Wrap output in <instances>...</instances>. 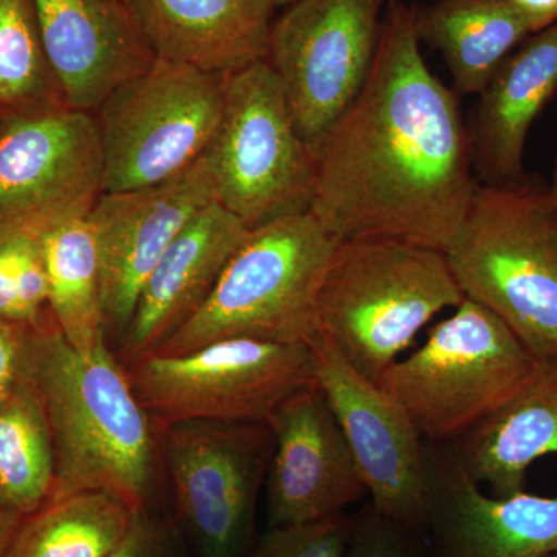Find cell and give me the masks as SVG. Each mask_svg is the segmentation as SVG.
<instances>
[{
    "instance_id": "1",
    "label": "cell",
    "mask_w": 557,
    "mask_h": 557,
    "mask_svg": "<svg viewBox=\"0 0 557 557\" xmlns=\"http://www.w3.org/2000/svg\"><path fill=\"white\" fill-rule=\"evenodd\" d=\"M311 156L310 212L336 239L456 244L479 182L456 97L421 54L416 7L392 2L369 79Z\"/></svg>"
},
{
    "instance_id": "2",
    "label": "cell",
    "mask_w": 557,
    "mask_h": 557,
    "mask_svg": "<svg viewBox=\"0 0 557 557\" xmlns=\"http://www.w3.org/2000/svg\"><path fill=\"white\" fill-rule=\"evenodd\" d=\"M22 373L38 392L49 423L57 472L51 497L104 491L149 509L159 429L108 341L76 350L49 310L28 330Z\"/></svg>"
},
{
    "instance_id": "3",
    "label": "cell",
    "mask_w": 557,
    "mask_h": 557,
    "mask_svg": "<svg viewBox=\"0 0 557 557\" xmlns=\"http://www.w3.org/2000/svg\"><path fill=\"white\" fill-rule=\"evenodd\" d=\"M465 299L446 252L391 237L339 240L319 289L318 333L379 384L435 314Z\"/></svg>"
},
{
    "instance_id": "4",
    "label": "cell",
    "mask_w": 557,
    "mask_h": 557,
    "mask_svg": "<svg viewBox=\"0 0 557 557\" xmlns=\"http://www.w3.org/2000/svg\"><path fill=\"white\" fill-rule=\"evenodd\" d=\"M338 244L310 211L249 230L203 306L150 354L177 357L228 338L309 346Z\"/></svg>"
},
{
    "instance_id": "5",
    "label": "cell",
    "mask_w": 557,
    "mask_h": 557,
    "mask_svg": "<svg viewBox=\"0 0 557 557\" xmlns=\"http://www.w3.org/2000/svg\"><path fill=\"white\" fill-rule=\"evenodd\" d=\"M465 298L500 318L537 358L557 357V211L548 189L478 186L446 252Z\"/></svg>"
},
{
    "instance_id": "6",
    "label": "cell",
    "mask_w": 557,
    "mask_h": 557,
    "mask_svg": "<svg viewBox=\"0 0 557 557\" xmlns=\"http://www.w3.org/2000/svg\"><path fill=\"white\" fill-rule=\"evenodd\" d=\"M537 359L500 318L467 298L379 384L426 442L454 443L505 405Z\"/></svg>"
},
{
    "instance_id": "7",
    "label": "cell",
    "mask_w": 557,
    "mask_h": 557,
    "mask_svg": "<svg viewBox=\"0 0 557 557\" xmlns=\"http://www.w3.org/2000/svg\"><path fill=\"white\" fill-rule=\"evenodd\" d=\"M225 101V75L157 60L97 110L102 193L150 188L208 152Z\"/></svg>"
},
{
    "instance_id": "8",
    "label": "cell",
    "mask_w": 557,
    "mask_h": 557,
    "mask_svg": "<svg viewBox=\"0 0 557 557\" xmlns=\"http://www.w3.org/2000/svg\"><path fill=\"white\" fill-rule=\"evenodd\" d=\"M208 156L215 201L248 230L310 211L311 148L265 60L225 75L222 121Z\"/></svg>"
},
{
    "instance_id": "9",
    "label": "cell",
    "mask_w": 557,
    "mask_h": 557,
    "mask_svg": "<svg viewBox=\"0 0 557 557\" xmlns=\"http://www.w3.org/2000/svg\"><path fill=\"white\" fill-rule=\"evenodd\" d=\"M127 370L156 426L186 420L267 424L289 397L318 384L310 346L251 338L214 341L177 357L145 355Z\"/></svg>"
},
{
    "instance_id": "10",
    "label": "cell",
    "mask_w": 557,
    "mask_h": 557,
    "mask_svg": "<svg viewBox=\"0 0 557 557\" xmlns=\"http://www.w3.org/2000/svg\"><path fill=\"white\" fill-rule=\"evenodd\" d=\"M157 429L180 536L199 557H245L273 456L269 424L186 420Z\"/></svg>"
},
{
    "instance_id": "11",
    "label": "cell",
    "mask_w": 557,
    "mask_h": 557,
    "mask_svg": "<svg viewBox=\"0 0 557 557\" xmlns=\"http://www.w3.org/2000/svg\"><path fill=\"white\" fill-rule=\"evenodd\" d=\"M386 0H298L271 25L265 61L307 145L358 97L379 51Z\"/></svg>"
},
{
    "instance_id": "12",
    "label": "cell",
    "mask_w": 557,
    "mask_h": 557,
    "mask_svg": "<svg viewBox=\"0 0 557 557\" xmlns=\"http://www.w3.org/2000/svg\"><path fill=\"white\" fill-rule=\"evenodd\" d=\"M102 194L94 113L69 108L0 123V240L87 218Z\"/></svg>"
},
{
    "instance_id": "13",
    "label": "cell",
    "mask_w": 557,
    "mask_h": 557,
    "mask_svg": "<svg viewBox=\"0 0 557 557\" xmlns=\"http://www.w3.org/2000/svg\"><path fill=\"white\" fill-rule=\"evenodd\" d=\"M324 392L370 496L386 518L423 533L431 482L426 440L380 384L362 376L321 333L309 344Z\"/></svg>"
},
{
    "instance_id": "14",
    "label": "cell",
    "mask_w": 557,
    "mask_h": 557,
    "mask_svg": "<svg viewBox=\"0 0 557 557\" xmlns=\"http://www.w3.org/2000/svg\"><path fill=\"white\" fill-rule=\"evenodd\" d=\"M214 201L208 152L170 182L98 197L89 220L100 258L108 333L123 338L150 271L189 220Z\"/></svg>"
},
{
    "instance_id": "15",
    "label": "cell",
    "mask_w": 557,
    "mask_h": 557,
    "mask_svg": "<svg viewBox=\"0 0 557 557\" xmlns=\"http://www.w3.org/2000/svg\"><path fill=\"white\" fill-rule=\"evenodd\" d=\"M267 424L274 442L265 479L270 528L309 525L344 515L368 494L318 384L289 397Z\"/></svg>"
},
{
    "instance_id": "16",
    "label": "cell",
    "mask_w": 557,
    "mask_h": 557,
    "mask_svg": "<svg viewBox=\"0 0 557 557\" xmlns=\"http://www.w3.org/2000/svg\"><path fill=\"white\" fill-rule=\"evenodd\" d=\"M431 450L429 557H544L557 549V496L487 497L449 449Z\"/></svg>"
},
{
    "instance_id": "17",
    "label": "cell",
    "mask_w": 557,
    "mask_h": 557,
    "mask_svg": "<svg viewBox=\"0 0 557 557\" xmlns=\"http://www.w3.org/2000/svg\"><path fill=\"white\" fill-rule=\"evenodd\" d=\"M65 106L95 113L157 61L124 0H33Z\"/></svg>"
},
{
    "instance_id": "18",
    "label": "cell",
    "mask_w": 557,
    "mask_h": 557,
    "mask_svg": "<svg viewBox=\"0 0 557 557\" xmlns=\"http://www.w3.org/2000/svg\"><path fill=\"white\" fill-rule=\"evenodd\" d=\"M248 231L218 201L189 220L139 292L129 327L121 338L124 364L150 354L196 314Z\"/></svg>"
},
{
    "instance_id": "19",
    "label": "cell",
    "mask_w": 557,
    "mask_h": 557,
    "mask_svg": "<svg viewBox=\"0 0 557 557\" xmlns=\"http://www.w3.org/2000/svg\"><path fill=\"white\" fill-rule=\"evenodd\" d=\"M479 95L469 134L478 182L518 186L528 134L557 95V21L523 40Z\"/></svg>"
},
{
    "instance_id": "20",
    "label": "cell",
    "mask_w": 557,
    "mask_h": 557,
    "mask_svg": "<svg viewBox=\"0 0 557 557\" xmlns=\"http://www.w3.org/2000/svg\"><path fill=\"white\" fill-rule=\"evenodd\" d=\"M157 60L228 75L265 60L276 0H124Z\"/></svg>"
},
{
    "instance_id": "21",
    "label": "cell",
    "mask_w": 557,
    "mask_h": 557,
    "mask_svg": "<svg viewBox=\"0 0 557 557\" xmlns=\"http://www.w3.org/2000/svg\"><path fill=\"white\" fill-rule=\"evenodd\" d=\"M454 443L450 453L494 496L523 491L528 468L557 454V357L539 358L523 386Z\"/></svg>"
},
{
    "instance_id": "22",
    "label": "cell",
    "mask_w": 557,
    "mask_h": 557,
    "mask_svg": "<svg viewBox=\"0 0 557 557\" xmlns=\"http://www.w3.org/2000/svg\"><path fill=\"white\" fill-rule=\"evenodd\" d=\"M417 32L442 53L458 91L480 94L539 28L511 0H437L417 9Z\"/></svg>"
},
{
    "instance_id": "23",
    "label": "cell",
    "mask_w": 557,
    "mask_h": 557,
    "mask_svg": "<svg viewBox=\"0 0 557 557\" xmlns=\"http://www.w3.org/2000/svg\"><path fill=\"white\" fill-rule=\"evenodd\" d=\"M138 511L104 491L51 497L38 511L22 518L7 557H108Z\"/></svg>"
},
{
    "instance_id": "24",
    "label": "cell",
    "mask_w": 557,
    "mask_h": 557,
    "mask_svg": "<svg viewBox=\"0 0 557 557\" xmlns=\"http://www.w3.org/2000/svg\"><path fill=\"white\" fill-rule=\"evenodd\" d=\"M49 310L65 341L79 351L94 350L108 335L101 300L100 258L89 215L40 237Z\"/></svg>"
},
{
    "instance_id": "25",
    "label": "cell",
    "mask_w": 557,
    "mask_h": 557,
    "mask_svg": "<svg viewBox=\"0 0 557 557\" xmlns=\"http://www.w3.org/2000/svg\"><path fill=\"white\" fill-rule=\"evenodd\" d=\"M57 485L53 443L38 392L27 376L0 401V508L30 516Z\"/></svg>"
},
{
    "instance_id": "26",
    "label": "cell",
    "mask_w": 557,
    "mask_h": 557,
    "mask_svg": "<svg viewBox=\"0 0 557 557\" xmlns=\"http://www.w3.org/2000/svg\"><path fill=\"white\" fill-rule=\"evenodd\" d=\"M67 108L33 0H0V123Z\"/></svg>"
},
{
    "instance_id": "27",
    "label": "cell",
    "mask_w": 557,
    "mask_h": 557,
    "mask_svg": "<svg viewBox=\"0 0 557 557\" xmlns=\"http://www.w3.org/2000/svg\"><path fill=\"white\" fill-rule=\"evenodd\" d=\"M49 311V278L39 237L0 240V318L36 324Z\"/></svg>"
},
{
    "instance_id": "28",
    "label": "cell",
    "mask_w": 557,
    "mask_h": 557,
    "mask_svg": "<svg viewBox=\"0 0 557 557\" xmlns=\"http://www.w3.org/2000/svg\"><path fill=\"white\" fill-rule=\"evenodd\" d=\"M354 516H333L309 525L270 528L245 557H344Z\"/></svg>"
},
{
    "instance_id": "29",
    "label": "cell",
    "mask_w": 557,
    "mask_h": 557,
    "mask_svg": "<svg viewBox=\"0 0 557 557\" xmlns=\"http://www.w3.org/2000/svg\"><path fill=\"white\" fill-rule=\"evenodd\" d=\"M344 557H429L423 533L401 525L366 505L354 516Z\"/></svg>"
},
{
    "instance_id": "30",
    "label": "cell",
    "mask_w": 557,
    "mask_h": 557,
    "mask_svg": "<svg viewBox=\"0 0 557 557\" xmlns=\"http://www.w3.org/2000/svg\"><path fill=\"white\" fill-rule=\"evenodd\" d=\"M180 534L152 509H139L126 536L108 557H183Z\"/></svg>"
},
{
    "instance_id": "31",
    "label": "cell",
    "mask_w": 557,
    "mask_h": 557,
    "mask_svg": "<svg viewBox=\"0 0 557 557\" xmlns=\"http://www.w3.org/2000/svg\"><path fill=\"white\" fill-rule=\"evenodd\" d=\"M28 330L30 324L0 318V401L13 394L22 379Z\"/></svg>"
},
{
    "instance_id": "32",
    "label": "cell",
    "mask_w": 557,
    "mask_h": 557,
    "mask_svg": "<svg viewBox=\"0 0 557 557\" xmlns=\"http://www.w3.org/2000/svg\"><path fill=\"white\" fill-rule=\"evenodd\" d=\"M516 9L522 11L537 25L539 30L557 21V0H511Z\"/></svg>"
},
{
    "instance_id": "33",
    "label": "cell",
    "mask_w": 557,
    "mask_h": 557,
    "mask_svg": "<svg viewBox=\"0 0 557 557\" xmlns=\"http://www.w3.org/2000/svg\"><path fill=\"white\" fill-rule=\"evenodd\" d=\"M22 516L0 508V557H7L11 539L20 527Z\"/></svg>"
},
{
    "instance_id": "34",
    "label": "cell",
    "mask_w": 557,
    "mask_h": 557,
    "mask_svg": "<svg viewBox=\"0 0 557 557\" xmlns=\"http://www.w3.org/2000/svg\"><path fill=\"white\" fill-rule=\"evenodd\" d=\"M549 199H552L553 205H555L557 211V157L555 160V168H553L552 182L547 186Z\"/></svg>"
},
{
    "instance_id": "35",
    "label": "cell",
    "mask_w": 557,
    "mask_h": 557,
    "mask_svg": "<svg viewBox=\"0 0 557 557\" xmlns=\"http://www.w3.org/2000/svg\"><path fill=\"white\" fill-rule=\"evenodd\" d=\"M298 2V0H276L277 9H285V7L292 5V3Z\"/></svg>"
},
{
    "instance_id": "36",
    "label": "cell",
    "mask_w": 557,
    "mask_h": 557,
    "mask_svg": "<svg viewBox=\"0 0 557 557\" xmlns=\"http://www.w3.org/2000/svg\"><path fill=\"white\" fill-rule=\"evenodd\" d=\"M544 557H557V549H556V552L549 553V555L544 556Z\"/></svg>"
}]
</instances>
